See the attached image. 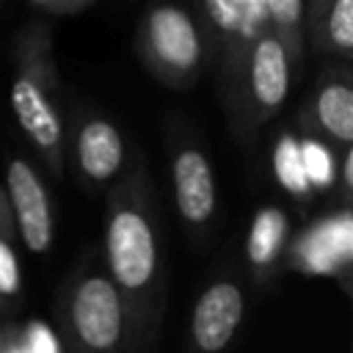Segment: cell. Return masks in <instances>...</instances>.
Instances as JSON below:
<instances>
[{
    "label": "cell",
    "mask_w": 353,
    "mask_h": 353,
    "mask_svg": "<svg viewBox=\"0 0 353 353\" xmlns=\"http://www.w3.org/2000/svg\"><path fill=\"white\" fill-rule=\"evenodd\" d=\"M105 243L113 279L130 292L143 290L157 265V245L149 221L135 210H119L108 223Z\"/></svg>",
    "instance_id": "cell-1"
},
{
    "label": "cell",
    "mask_w": 353,
    "mask_h": 353,
    "mask_svg": "<svg viewBox=\"0 0 353 353\" xmlns=\"http://www.w3.org/2000/svg\"><path fill=\"white\" fill-rule=\"evenodd\" d=\"M72 328L85 350L110 353L121 336V301L110 279L88 276L72 295Z\"/></svg>",
    "instance_id": "cell-2"
},
{
    "label": "cell",
    "mask_w": 353,
    "mask_h": 353,
    "mask_svg": "<svg viewBox=\"0 0 353 353\" xmlns=\"http://www.w3.org/2000/svg\"><path fill=\"white\" fill-rule=\"evenodd\" d=\"M6 185H8V199H11V210H14L22 243L33 254H44L52 243V215H50V201L41 179L25 160L17 157L8 163Z\"/></svg>",
    "instance_id": "cell-3"
},
{
    "label": "cell",
    "mask_w": 353,
    "mask_h": 353,
    "mask_svg": "<svg viewBox=\"0 0 353 353\" xmlns=\"http://www.w3.org/2000/svg\"><path fill=\"white\" fill-rule=\"evenodd\" d=\"M243 320V292L232 281H215L193 306V342L204 353H221Z\"/></svg>",
    "instance_id": "cell-4"
},
{
    "label": "cell",
    "mask_w": 353,
    "mask_h": 353,
    "mask_svg": "<svg viewBox=\"0 0 353 353\" xmlns=\"http://www.w3.org/2000/svg\"><path fill=\"white\" fill-rule=\"evenodd\" d=\"M149 39L157 58L171 69H193L201 55L196 25L176 6H160L149 14Z\"/></svg>",
    "instance_id": "cell-5"
},
{
    "label": "cell",
    "mask_w": 353,
    "mask_h": 353,
    "mask_svg": "<svg viewBox=\"0 0 353 353\" xmlns=\"http://www.w3.org/2000/svg\"><path fill=\"white\" fill-rule=\"evenodd\" d=\"M176 207L188 223H204L215 210V182L210 163L201 152L185 149L174 160Z\"/></svg>",
    "instance_id": "cell-6"
},
{
    "label": "cell",
    "mask_w": 353,
    "mask_h": 353,
    "mask_svg": "<svg viewBox=\"0 0 353 353\" xmlns=\"http://www.w3.org/2000/svg\"><path fill=\"white\" fill-rule=\"evenodd\" d=\"M290 88V66L284 44L276 36H265L256 41L251 55V91L259 108L273 110L284 102Z\"/></svg>",
    "instance_id": "cell-7"
},
{
    "label": "cell",
    "mask_w": 353,
    "mask_h": 353,
    "mask_svg": "<svg viewBox=\"0 0 353 353\" xmlns=\"http://www.w3.org/2000/svg\"><path fill=\"white\" fill-rule=\"evenodd\" d=\"M11 108L19 127L30 135V141L39 149L52 152L61 143V121L52 105L47 102V97L36 88V83H30L28 77H19L11 85Z\"/></svg>",
    "instance_id": "cell-8"
},
{
    "label": "cell",
    "mask_w": 353,
    "mask_h": 353,
    "mask_svg": "<svg viewBox=\"0 0 353 353\" xmlns=\"http://www.w3.org/2000/svg\"><path fill=\"white\" fill-rule=\"evenodd\" d=\"M124 157V146H121V135L110 121L94 119L85 121L80 135H77V160L85 176L102 182L110 179Z\"/></svg>",
    "instance_id": "cell-9"
},
{
    "label": "cell",
    "mask_w": 353,
    "mask_h": 353,
    "mask_svg": "<svg viewBox=\"0 0 353 353\" xmlns=\"http://www.w3.org/2000/svg\"><path fill=\"white\" fill-rule=\"evenodd\" d=\"M317 119L328 135L342 143L353 141V91L345 83H328L317 97Z\"/></svg>",
    "instance_id": "cell-10"
},
{
    "label": "cell",
    "mask_w": 353,
    "mask_h": 353,
    "mask_svg": "<svg viewBox=\"0 0 353 353\" xmlns=\"http://www.w3.org/2000/svg\"><path fill=\"white\" fill-rule=\"evenodd\" d=\"M287 232V221L279 210H265L256 215L251 234H248V259L254 265H268L281 245V237Z\"/></svg>",
    "instance_id": "cell-11"
},
{
    "label": "cell",
    "mask_w": 353,
    "mask_h": 353,
    "mask_svg": "<svg viewBox=\"0 0 353 353\" xmlns=\"http://www.w3.org/2000/svg\"><path fill=\"white\" fill-rule=\"evenodd\" d=\"M212 19L226 30H251L265 14V3H232V0H212L207 3Z\"/></svg>",
    "instance_id": "cell-12"
},
{
    "label": "cell",
    "mask_w": 353,
    "mask_h": 353,
    "mask_svg": "<svg viewBox=\"0 0 353 353\" xmlns=\"http://www.w3.org/2000/svg\"><path fill=\"white\" fill-rule=\"evenodd\" d=\"M276 174L290 193H295V196L309 193V179H306L303 163H301V146L292 138H281V143L276 146Z\"/></svg>",
    "instance_id": "cell-13"
},
{
    "label": "cell",
    "mask_w": 353,
    "mask_h": 353,
    "mask_svg": "<svg viewBox=\"0 0 353 353\" xmlns=\"http://www.w3.org/2000/svg\"><path fill=\"white\" fill-rule=\"evenodd\" d=\"M301 163H303V174L309 179V185L312 182L314 185H328L334 179V160L320 143L306 141L301 146Z\"/></svg>",
    "instance_id": "cell-14"
},
{
    "label": "cell",
    "mask_w": 353,
    "mask_h": 353,
    "mask_svg": "<svg viewBox=\"0 0 353 353\" xmlns=\"http://www.w3.org/2000/svg\"><path fill=\"white\" fill-rule=\"evenodd\" d=\"M328 36L339 50L353 47V0H336L328 14Z\"/></svg>",
    "instance_id": "cell-15"
},
{
    "label": "cell",
    "mask_w": 353,
    "mask_h": 353,
    "mask_svg": "<svg viewBox=\"0 0 353 353\" xmlns=\"http://www.w3.org/2000/svg\"><path fill=\"white\" fill-rule=\"evenodd\" d=\"M19 290V265L8 243L0 240V295H14Z\"/></svg>",
    "instance_id": "cell-16"
},
{
    "label": "cell",
    "mask_w": 353,
    "mask_h": 353,
    "mask_svg": "<svg viewBox=\"0 0 353 353\" xmlns=\"http://www.w3.org/2000/svg\"><path fill=\"white\" fill-rule=\"evenodd\" d=\"M265 14H270L281 25H292L303 14V6L301 0H265Z\"/></svg>",
    "instance_id": "cell-17"
},
{
    "label": "cell",
    "mask_w": 353,
    "mask_h": 353,
    "mask_svg": "<svg viewBox=\"0 0 353 353\" xmlns=\"http://www.w3.org/2000/svg\"><path fill=\"white\" fill-rule=\"evenodd\" d=\"M28 353H58V342L47 325H30L28 331Z\"/></svg>",
    "instance_id": "cell-18"
},
{
    "label": "cell",
    "mask_w": 353,
    "mask_h": 353,
    "mask_svg": "<svg viewBox=\"0 0 353 353\" xmlns=\"http://www.w3.org/2000/svg\"><path fill=\"white\" fill-rule=\"evenodd\" d=\"M345 182H347V185L353 182V154L345 157Z\"/></svg>",
    "instance_id": "cell-19"
}]
</instances>
